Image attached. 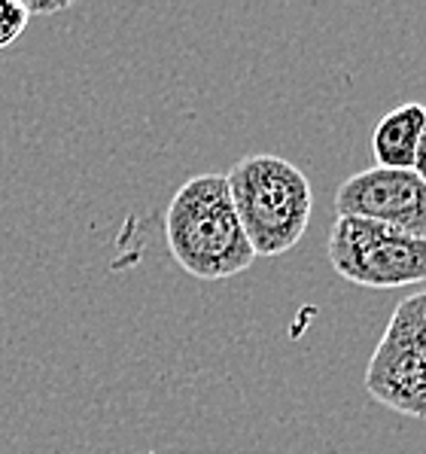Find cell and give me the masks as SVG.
<instances>
[{
	"label": "cell",
	"instance_id": "6da1fadb",
	"mask_svg": "<svg viewBox=\"0 0 426 454\" xmlns=\"http://www.w3.org/2000/svg\"><path fill=\"white\" fill-rule=\"evenodd\" d=\"M165 239L174 262L201 281H226L256 260L226 174H195L174 192L165 214Z\"/></svg>",
	"mask_w": 426,
	"mask_h": 454
},
{
	"label": "cell",
	"instance_id": "7a4b0ae2",
	"mask_svg": "<svg viewBox=\"0 0 426 454\" xmlns=\"http://www.w3.org/2000/svg\"><path fill=\"white\" fill-rule=\"evenodd\" d=\"M228 195L256 256H281L308 232L311 180L275 153H250L226 174Z\"/></svg>",
	"mask_w": 426,
	"mask_h": 454
},
{
	"label": "cell",
	"instance_id": "3957f363",
	"mask_svg": "<svg viewBox=\"0 0 426 454\" xmlns=\"http://www.w3.org/2000/svg\"><path fill=\"white\" fill-rule=\"evenodd\" d=\"M332 269L368 290H399L426 281V239L381 223L338 216L326 244Z\"/></svg>",
	"mask_w": 426,
	"mask_h": 454
},
{
	"label": "cell",
	"instance_id": "277c9868",
	"mask_svg": "<svg viewBox=\"0 0 426 454\" xmlns=\"http://www.w3.org/2000/svg\"><path fill=\"white\" fill-rule=\"evenodd\" d=\"M335 214L426 239V184L402 168H368L338 186Z\"/></svg>",
	"mask_w": 426,
	"mask_h": 454
},
{
	"label": "cell",
	"instance_id": "5b68a950",
	"mask_svg": "<svg viewBox=\"0 0 426 454\" xmlns=\"http://www.w3.org/2000/svg\"><path fill=\"white\" fill-rule=\"evenodd\" d=\"M366 390L381 406L426 418V369L393 335L383 333L366 369Z\"/></svg>",
	"mask_w": 426,
	"mask_h": 454
},
{
	"label": "cell",
	"instance_id": "8992f818",
	"mask_svg": "<svg viewBox=\"0 0 426 454\" xmlns=\"http://www.w3.org/2000/svg\"><path fill=\"white\" fill-rule=\"evenodd\" d=\"M423 125H426V107L417 101L399 104L387 116H381V122L372 131L375 168H402V171H411Z\"/></svg>",
	"mask_w": 426,
	"mask_h": 454
},
{
	"label": "cell",
	"instance_id": "52a82bcc",
	"mask_svg": "<svg viewBox=\"0 0 426 454\" xmlns=\"http://www.w3.org/2000/svg\"><path fill=\"white\" fill-rule=\"evenodd\" d=\"M383 333L402 341L426 369V293H414V296L402 299Z\"/></svg>",
	"mask_w": 426,
	"mask_h": 454
},
{
	"label": "cell",
	"instance_id": "ba28073f",
	"mask_svg": "<svg viewBox=\"0 0 426 454\" xmlns=\"http://www.w3.org/2000/svg\"><path fill=\"white\" fill-rule=\"evenodd\" d=\"M27 10L19 0H0V49L12 46L27 27Z\"/></svg>",
	"mask_w": 426,
	"mask_h": 454
},
{
	"label": "cell",
	"instance_id": "9c48e42d",
	"mask_svg": "<svg viewBox=\"0 0 426 454\" xmlns=\"http://www.w3.org/2000/svg\"><path fill=\"white\" fill-rule=\"evenodd\" d=\"M411 171H414L417 177L426 184V125H423L421 141H417V153H414V165H411Z\"/></svg>",
	"mask_w": 426,
	"mask_h": 454
},
{
	"label": "cell",
	"instance_id": "30bf717a",
	"mask_svg": "<svg viewBox=\"0 0 426 454\" xmlns=\"http://www.w3.org/2000/svg\"><path fill=\"white\" fill-rule=\"evenodd\" d=\"M65 6L67 4H25V10H27V16H34V12H43V16H46V12H58V10H65Z\"/></svg>",
	"mask_w": 426,
	"mask_h": 454
}]
</instances>
